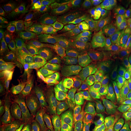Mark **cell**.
<instances>
[{"mask_svg":"<svg viewBox=\"0 0 131 131\" xmlns=\"http://www.w3.org/2000/svg\"><path fill=\"white\" fill-rule=\"evenodd\" d=\"M84 87L89 101L111 91L117 84V78L111 73L84 75Z\"/></svg>","mask_w":131,"mask_h":131,"instance_id":"7","label":"cell"},{"mask_svg":"<svg viewBox=\"0 0 131 131\" xmlns=\"http://www.w3.org/2000/svg\"><path fill=\"white\" fill-rule=\"evenodd\" d=\"M69 131H128L129 121L101 110H78L66 117Z\"/></svg>","mask_w":131,"mask_h":131,"instance_id":"4","label":"cell"},{"mask_svg":"<svg viewBox=\"0 0 131 131\" xmlns=\"http://www.w3.org/2000/svg\"><path fill=\"white\" fill-rule=\"evenodd\" d=\"M9 131H15V124L12 125V127H11V129H10Z\"/></svg>","mask_w":131,"mask_h":131,"instance_id":"16","label":"cell"},{"mask_svg":"<svg viewBox=\"0 0 131 131\" xmlns=\"http://www.w3.org/2000/svg\"><path fill=\"white\" fill-rule=\"evenodd\" d=\"M15 131H43V126L35 114L28 110H21L15 117Z\"/></svg>","mask_w":131,"mask_h":131,"instance_id":"10","label":"cell"},{"mask_svg":"<svg viewBox=\"0 0 131 131\" xmlns=\"http://www.w3.org/2000/svg\"><path fill=\"white\" fill-rule=\"evenodd\" d=\"M29 81L30 78L24 67L8 57L0 56V82L2 84L10 83H24L26 84Z\"/></svg>","mask_w":131,"mask_h":131,"instance_id":"9","label":"cell"},{"mask_svg":"<svg viewBox=\"0 0 131 131\" xmlns=\"http://www.w3.org/2000/svg\"><path fill=\"white\" fill-rule=\"evenodd\" d=\"M17 91L16 90H12L10 87L8 88L7 86L2 85L1 86V98L4 100L7 97H14V96H18Z\"/></svg>","mask_w":131,"mask_h":131,"instance_id":"15","label":"cell"},{"mask_svg":"<svg viewBox=\"0 0 131 131\" xmlns=\"http://www.w3.org/2000/svg\"><path fill=\"white\" fill-rule=\"evenodd\" d=\"M131 4L129 0H113L109 2V12L108 20L114 21L119 14L126 8L128 5Z\"/></svg>","mask_w":131,"mask_h":131,"instance_id":"14","label":"cell"},{"mask_svg":"<svg viewBox=\"0 0 131 131\" xmlns=\"http://www.w3.org/2000/svg\"><path fill=\"white\" fill-rule=\"evenodd\" d=\"M111 31L113 33H123L124 36L131 33V4L112 22Z\"/></svg>","mask_w":131,"mask_h":131,"instance_id":"12","label":"cell"},{"mask_svg":"<svg viewBox=\"0 0 131 131\" xmlns=\"http://www.w3.org/2000/svg\"><path fill=\"white\" fill-rule=\"evenodd\" d=\"M90 33L89 16L83 10H77L41 41L30 47L27 58L34 61H50L68 51L85 46Z\"/></svg>","mask_w":131,"mask_h":131,"instance_id":"1","label":"cell"},{"mask_svg":"<svg viewBox=\"0 0 131 131\" xmlns=\"http://www.w3.org/2000/svg\"><path fill=\"white\" fill-rule=\"evenodd\" d=\"M24 102L34 113L46 116L53 109V93L47 89H33L24 95Z\"/></svg>","mask_w":131,"mask_h":131,"instance_id":"8","label":"cell"},{"mask_svg":"<svg viewBox=\"0 0 131 131\" xmlns=\"http://www.w3.org/2000/svg\"><path fill=\"white\" fill-rule=\"evenodd\" d=\"M125 37H129V38H131V33L130 34H128V35H125Z\"/></svg>","mask_w":131,"mask_h":131,"instance_id":"17","label":"cell"},{"mask_svg":"<svg viewBox=\"0 0 131 131\" xmlns=\"http://www.w3.org/2000/svg\"><path fill=\"white\" fill-rule=\"evenodd\" d=\"M84 75L79 70L39 74L23 86L20 93H27L33 89H47L56 99V109L58 112H74L87 103L84 87Z\"/></svg>","mask_w":131,"mask_h":131,"instance_id":"2","label":"cell"},{"mask_svg":"<svg viewBox=\"0 0 131 131\" xmlns=\"http://www.w3.org/2000/svg\"><path fill=\"white\" fill-rule=\"evenodd\" d=\"M130 74H131V72H130Z\"/></svg>","mask_w":131,"mask_h":131,"instance_id":"18","label":"cell"},{"mask_svg":"<svg viewBox=\"0 0 131 131\" xmlns=\"http://www.w3.org/2000/svg\"><path fill=\"white\" fill-rule=\"evenodd\" d=\"M119 48V42L109 40L94 49L89 57L86 74L109 73L117 59Z\"/></svg>","mask_w":131,"mask_h":131,"instance_id":"6","label":"cell"},{"mask_svg":"<svg viewBox=\"0 0 131 131\" xmlns=\"http://www.w3.org/2000/svg\"><path fill=\"white\" fill-rule=\"evenodd\" d=\"M0 52L8 58L15 59L18 56L16 41L12 32L4 25L0 27Z\"/></svg>","mask_w":131,"mask_h":131,"instance_id":"11","label":"cell"},{"mask_svg":"<svg viewBox=\"0 0 131 131\" xmlns=\"http://www.w3.org/2000/svg\"><path fill=\"white\" fill-rule=\"evenodd\" d=\"M88 106L91 110L119 115L131 123V83H117L108 93L88 101Z\"/></svg>","mask_w":131,"mask_h":131,"instance_id":"5","label":"cell"},{"mask_svg":"<svg viewBox=\"0 0 131 131\" xmlns=\"http://www.w3.org/2000/svg\"><path fill=\"white\" fill-rule=\"evenodd\" d=\"M59 21V12L53 6L36 3L9 17L6 23L20 43L32 47L54 29Z\"/></svg>","mask_w":131,"mask_h":131,"instance_id":"3","label":"cell"},{"mask_svg":"<svg viewBox=\"0 0 131 131\" xmlns=\"http://www.w3.org/2000/svg\"><path fill=\"white\" fill-rule=\"evenodd\" d=\"M16 114L12 105L6 100L0 102V131H9L15 124Z\"/></svg>","mask_w":131,"mask_h":131,"instance_id":"13","label":"cell"}]
</instances>
